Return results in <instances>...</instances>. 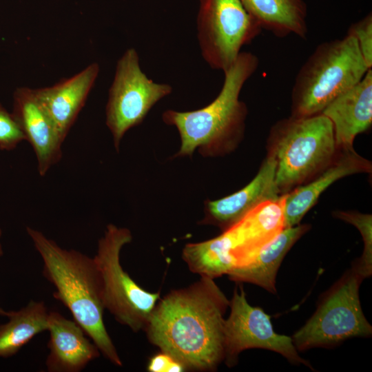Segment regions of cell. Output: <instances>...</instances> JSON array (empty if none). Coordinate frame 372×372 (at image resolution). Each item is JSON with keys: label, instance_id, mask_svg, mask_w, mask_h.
I'll list each match as a JSON object with an SVG mask.
<instances>
[{"label": "cell", "instance_id": "obj_24", "mask_svg": "<svg viewBox=\"0 0 372 372\" xmlns=\"http://www.w3.org/2000/svg\"><path fill=\"white\" fill-rule=\"evenodd\" d=\"M23 141L25 136L12 113L0 103V149L12 150Z\"/></svg>", "mask_w": 372, "mask_h": 372}, {"label": "cell", "instance_id": "obj_6", "mask_svg": "<svg viewBox=\"0 0 372 372\" xmlns=\"http://www.w3.org/2000/svg\"><path fill=\"white\" fill-rule=\"evenodd\" d=\"M132 240L130 229L109 224L93 258L101 275L105 309L118 322L138 332L145 330L160 293L142 288L122 267L121 249Z\"/></svg>", "mask_w": 372, "mask_h": 372}, {"label": "cell", "instance_id": "obj_4", "mask_svg": "<svg viewBox=\"0 0 372 372\" xmlns=\"http://www.w3.org/2000/svg\"><path fill=\"white\" fill-rule=\"evenodd\" d=\"M267 155L275 163V183L285 194L311 180L338 152L333 124L322 114L288 118L271 128Z\"/></svg>", "mask_w": 372, "mask_h": 372}, {"label": "cell", "instance_id": "obj_14", "mask_svg": "<svg viewBox=\"0 0 372 372\" xmlns=\"http://www.w3.org/2000/svg\"><path fill=\"white\" fill-rule=\"evenodd\" d=\"M47 331L49 353L45 364L48 372H81L101 355L84 329L58 311H50Z\"/></svg>", "mask_w": 372, "mask_h": 372}, {"label": "cell", "instance_id": "obj_19", "mask_svg": "<svg viewBox=\"0 0 372 372\" xmlns=\"http://www.w3.org/2000/svg\"><path fill=\"white\" fill-rule=\"evenodd\" d=\"M262 30L283 38L293 34L305 39L307 7L304 0H240Z\"/></svg>", "mask_w": 372, "mask_h": 372}, {"label": "cell", "instance_id": "obj_17", "mask_svg": "<svg viewBox=\"0 0 372 372\" xmlns=\"http://www.w3.org/2000/svg\"><path fill=\"white\" fill-rule=\"evenodd\" d=\"M96 63L54 85L35 89L37 96L65 139L99 73Z\"/></svg>", "mask_w": 372, "mask_h": 372}, {"label": "cell", "instance_id": "obj_1", "mask_svg": "<svg viewBox=\"0 0 372 372\" xmlns=\"http://www.w3.org/2000/svg\"><path fill=\"white\" fill-rule=\"evenodd\" d=\"M229 306L214 279L201 276L159 300L144 331L152 344L185 369L214 370L224 360V315Z\"/></svg>", "mask_w": 372, "mask_h": 372}, {"label": "cell", "instance_id": "obj_18", "mask_svg": "<svg viewBox=\"0 0 372 372\" xmlns=\"http://www.w3.org/2000/svg\"><path fill=\"white\" fill-rule=\"evenodd\" d=\"M309 228L307 224L285 227L249 263L234 268L227 275L234 281L252 283L276 293V275L284 257Z\"/></svg>", "mask_w": 372, "mask_h": 372}, {"label": "cell", "instance_id": "obj_9", "mask_svg": "<svg viewBox=\"0 0 372 372\" xmlns=\"http://www.w3.org/2000/svg\"><path fill=\"white\" fill-rule=\"evenodd\" d=\"M172 92L169 84L156 83L142 71L134 48L125 50L117 62L106 105V125L117 152L125 133L140 125L154 105Z\"/></svg>", "mask_w": 372, "mask_h": 372}, {"label": "cell", "instance_id": "obj_27", "mask_svg": "<svg viewBox=\"0 0 372 372\" xmlns=\"http://www.w3.org/2000/svg\"><path fill=\"white\" fill-rule=\"evenodd\" d=\"M9 314V311H7L4 310L1 306H0V316H5L7 317Z\"/></svg>", "mask_w": 372, "mask_h": 372}, {"label": "cell", "instance_id": "obj_3", "mask_svg": "<svg viewBox=\"0 0 372 372\" xmlns=\"http://www.w3.org/2000/svg\"><path fill=\"white\" fill-rule=\"evenodd\" d=\"M259 59L250 52H241L224 72L222 88L207 106L192 111L167 110L163 122L176 127L180 147L174 157L192 156L198 149L204 156H222L233 151L242 140L247 107L240 100V92L255 73Z\"/></svg>", "mask_w": 372, "mask_h": 372}, {"label": "cell", "instance_id": "obj_12", "mask_svg": "<svg viewBox=\"0 0 372 372\" xmlns=\"http://www.w3.org/2000/svg\"><path fill=\"white\" fill-rule=\"evenodd\" d=\"M285 228L282 194L262 202L224 231L231 241L233 269L249 263Z\"/></svg>", "mask_w": 372, "mask_h": 372}, {"label": "cell", "instance_id": "obj_8", "mask_svg": "<svg viewBox=\"0 0 372 372\" xmlns=\"http://www.w3.org/2000/svg\"><path fill=\"white\" fill-rule=\"evenodd\" d=\"M196 28L203 59L223 72L262 30L240 0H199Z\"/></svg>", "mask_w": 372, "mask_h": 372}, {"label": "cell", "instance_id": "obj_23", "mask_svg": "<svg viewBox=\"0 0 372 372\" xmlns=\"http://www.w3.org/2000/svg\"><path fill=\"white\" fill-rule=\"evenodd\" d=\"M347 35L353 37L360 53L370 69H372V14L368 13L360 20L352 23Z\"/></svg>", "mask_w": 372, "mask_h": 372}, {"label": "cell", "instance_id": "obj_25", "mask_svg": "<svg viewBox=\"0 0 372 372\" xmlns=\"http://www.w3.org/2000/svg\"><path fill=\"white\" fill-rule=\"evenodd\" d=\"M147 370L150 372H182L185 366L169 354L161 352L154 355L149 361Z\"/></svg>", "mask_w": 372, "mask_h": 372}, {"label": "cell", "instance_id": "obj_2", "mask_svg": "<svg viewBox=\"0 0 372 372\" xmlns=\"http://www.w3.org/2000/svg\"><path fill=\"white\" fill-rule=\"evenodd\" d=\"M26 231L43 261V276L54 286V298L61 302L113 364L123 362L105 328L102 282L94 259L75 249H67L31 227Z\"/></svg>", "mask_w": 372, "mask_h": 372}, {"label": "cell", "instance_id": "obj_16", "mask_svg": "<svg viewBox=\"0 0 372 372\" xmlns=\"http://www.w3.org/2000/svg\"><path fill=\"white\" fill-rule=\"evenodd\" d=\"M332 123L336 145L353 149L355 136L372 124V69L354 86L338 96L322 112Z\"/></svg>", "mask_w": 372, "mask_h": 372}, {"label": "cell", "instance_id": "obj_22", "mask_svg": "<svg viewBox=\"0 0 372 372\" xmlns=\"http://www.w3.org/2000/svg\"><path fill=\"white\" fill-rule=\"evenodd\" d=\"M333 215L354 225L360 232L364 242L362 256L353 266V269L364 279L372 273V216L353 211H336Z\"/></svg>", "mask_w": 372, "mask_h": 372}, {"label": "cell", "instance_id": "obj_20", "mask_svg": "<svg viewBox=\"0 0 372 372\" xmlns=\"http://www.w3.org/2000/svg\"><path fill=\"white\" fill-rule=\"evenodd\" d=\"M50 311L43 301L30 300L17 311H9L0 324V358L16 355L38 334L47 331Z\"/></svg>", "mask_w": 372, "mask_h": 372}, {"label": "cell", "instance_id": "obj_5", "mask_svg": "<svg viewBox=\"0 0 372 372\" xmlns=\"http://www.w3.org/2000/svg\"><path fill=\"white\" fill-rule=\"evenodd\" d=\"M369 69L353 37L346 34L321 43L296 74L291 116L321 114L335 98L361 81Z\"/></svg>", "mask_w": 372, "mask_h": 372}, {"label": "cell", "instance_id": "obj_26", "mask_svg": "<svg viewBox=\"0 0 372 372\" xmlns=\"http://www.w3.org/2000/svg\"><path fill=\"white\" fill-rule=\"evenodd\" d=\"M1 237H2V231L0 229V258L3 254V246H2V243H1Z\"/></svg>", "mask_w": 372, "mask_h": 372}, {"label": "cell", "instance_id": "obj_7", "mask_svg": "<svg viewBox=\"0 0 372 372\" xmlns=\"http://www.w3.org/2000/svg\"><path fill=\"white\" fill-rule=\"evenodd\" d=\"M364 280L353 268L324 294L313 315L291 337L298 351L335 346L355 337H369L372 327L360 304Z\"/></svg>", "mask_w": 372, "mask_h": 372}, {"label": "cell", "instance_id": "obj_10", "mask_svg": "<svg viewBox=\"0 0 372 372\" xmlns=\"http://www.w3.org/2000/svg\"><path fill=\"white\" fill-rule=\"evenodd\" d=\"M229 307L230 313L224 325L223 360L229 367L237 363L242 351L258 348L278 353L293 364L311 368L299 355L292 338L276 333L270 316L248 303L242 287L239 291L235 289Z\"/></svg>", "mask_w": 372, "mask_h": 372}, {"label": "cell", "instance_id": "obj_13", "mask_svg": "<svg viewBox=\"0 0 372 372\" xmlns=\"http://www.w3.org/2000/svg\"><path fill=\"white\" fill-rule=\"evenodd\" d=\"M280 196L275 183V163L267 155L249 184L231 195L205 202V216L200 223L216 226L224 231L262 202Z\"/></svg>", "mask_w": 372, "mask_h": 372}, {"label": "cell", "instance_id": "obj_15", "mask_svg": "<svg viewBox=\"0 0 372 372\" xmlns=\"http://www.w3.org/2000/svg\"><path fill=\"white\" fill-rule=\"evenodd\" d=\"M371 167V163L356 153L353 148H338L331 163L318 174L283 194L285 227L298 225L322 193L334 182L347 176L369 173Z\"/></svg>", "mask_w": 372, "mask_h": 372}, {"label": "cell", "instance_id": "obj_11", "mask_svg": "<svg viewBox=\"0 0 372 372\" xmlns=\"http://www.w3.org/2000/svg\"><path fill=\"white\" fill-rule=\"evenodd\" d=\"M12 114L34 150L39 175L44 176L61 160L65 139L35 89L21 87L15 90Z\"/></svg>", "mask_w": 372, "mask_h": 372}, {"label": "cell", "instance_id": "obj_21", "mask_svg": "<svg viewBox=\"0 0 372 372\" xmlns=\"http://www.w3.org/2000/svg\"><path fill=\"white\" fill-rule=\"evenodd\" d=\"M231 245L226 233L210 240L188 243L183 249L182 258L191 271L214 279L228 274L234 267Z\"/></svg>", "mask_w": 372, "mask_h": 372}]
</instances>
